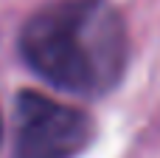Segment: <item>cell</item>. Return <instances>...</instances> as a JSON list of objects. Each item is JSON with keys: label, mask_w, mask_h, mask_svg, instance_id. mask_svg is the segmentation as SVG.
Instances as JSON below:
<instances>
[{"label": "cell", "mask_w": 160, "mask_h": 158, "mask_svg": "<svg viewBox=\"0 0 160 158\" xmlns=\"http://www.w3.org/2000/svg\"><path fill=\"white\" fill-rule=\"evenodd\" d=\"M20 54L48 85L101 96L124 76L129 37L110 0H51L22 23Z\"/></svg>", "instance_id": "obj_1"}, {"label": "cell", "mask_w": 160, "mask_h": 158, "mask_svg": "<svg viewBox=\"0 0 160 158\" xmlns=\"http://www.w3.org/2000/svg\"><path fill=\"white\" fill-rule=\"evenodd\" d=\"M0 144H3V113H0Z\"/></svg>", "instance_id": "obj_3"}, {"label": "cell", "mask_w": 160, "mask_h": 158, "mask_svg": "<svg viewBox=\"0 0 160 158\" xmlns=\"http://www.w3.org/2000/svg\"><path fill=\"white\" fill-rule=\"evenodd\" d=\"M93 139V122L84 110L53 96L25 90L17 99V158H76Z\"/></svg>", "instance_id": "obj_2"}]
</instances>
